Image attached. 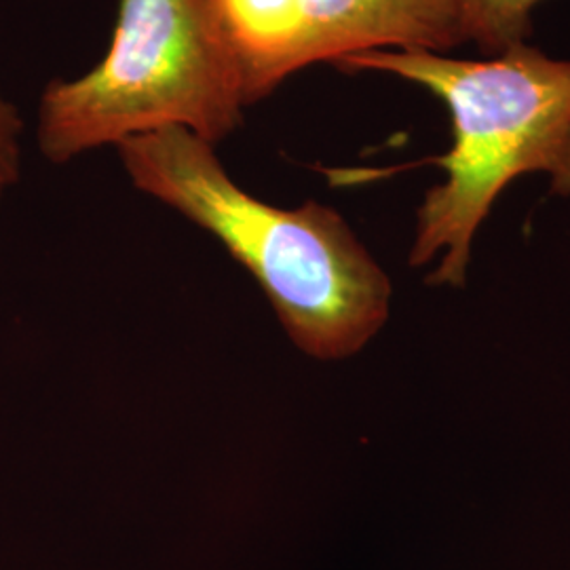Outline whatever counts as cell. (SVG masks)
Returning <instances> with one entry per match:
<instances>
[{"instance_id":"cell-3","label":"cell","mask_w":570,"mask_h":570,"mask_svg":"<svg viewBox=\"0 0 570 570\" xmlns=\"http://www.w3.org/2000/svg\"><path fill=\"white\" fill-rule=\"evenodd\" d=\"M247 106L242 63L209 0H119L104 60L42 89L37 146L56 165L165 127L216 146Z\"/></svg>"},{"instance_id":"cell-1","label":"cell","mask_w":570,"mask_h":570,"mask_svg":"<svg viewBox=\"0 0 570 570\" xmlns=\"http://www.w3.org/2000/svg\"><path fill=\"white\" fill-rule=\"evenodd\" d=\"M117 150L138 190L214 235L254 275L306 355L351 357L385 326L387 275L336 209H282L252 197L216 146L183 127L127 138Z\"/></svg>"},{"instance_id":"cell-7","label":"cell","mask_w":570,"mask_h":570,"mask_svg":"<svg viewBox=\"0 0 570 570\" xmlns=\"http://www.w3.org/2000/svg\"><path fill=\"white\" fill-rule=\"evenodd\" d=\"M21 136L23 121L20 110L0 91V202L20 183Z\"/></svg>"},{"instance_id":"cell-2","label":"cell","mask_w":570,"mask_h":570,"mask_svg":"<svg viewBox=\"0 0 570 570\" xmlns=\"http://www.w3.org/2000/svg\"><path fill=\"white\" fill-rule=\"evenodd\" d=\"M346 72H385L425 87L449 108L452 144L433 164L446 183L416 212L410 265L444 258L428 279L463 285L471 242L511 180L543 171L556 195H570V60L527 42L484 60L431 51H366L338 61Z\"/></svg>"},{"instance_id":"cell-6","label":"cell","mask_w":570,"mask_h":570,"mask_svg":"<svg viewBox=\"0 0 570 570\" xmlns=\"http://www.w3.org/2000/svg\"><path fill=\"white\" fill-rule=\"evenodd\" d=\"M465 42L487 56L518 47L532 32V9L541 0H456Z\"/></svg>"},{"instance_id":"cell-5","label":"cell","mask_w":570,"mask_h":570,"mask_svg":"<svg viewBox=\"0 0 570 570\" xmlns=\"http://www.w3.org/2000/svg\"><path fill=\"white\" fill-rule=\"evenodd\" d=\"M226 41L242 63L249 104L268 98L301 72L303 0H209Z\"/></svg>"},{"instance_id":"cell-4","label":"cell","mask_w":570,"mask_h":570,"mask_svg":"<svg viewBox=\"0 0 570 570\" xmlns=\"http://www.w3.org/2000/svg\"><path fill=\"white\" fill-rule=\"evenodd\" d=\"M301 70L366 51L449 53L465 42L456 0H303Z\"/></svg>"}]
</instances>
